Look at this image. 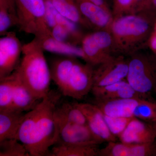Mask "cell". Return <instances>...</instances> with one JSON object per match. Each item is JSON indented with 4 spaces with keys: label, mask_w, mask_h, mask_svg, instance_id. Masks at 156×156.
Here are the masks:
<instances>
[{
    "label": "cell",
    "mask_w": 156,
    "mask_h": 156,
    "mask_svg": "<svg viewBox=\"0 0 156 156\" xmlns=\"http://www.w3.org/2000/svg\"><path fill=\"white\" fill-rule=\"evenodd\" d=\"M51 79L62 95L80 100L93 87L94 66L82 63L76 57L61 56L51 61Z\"/></svg>",
    "instance_id": "obj_2"
},
{
    "label": "cell",
    "mask_w": 156,
    "mask_h": 156,
    "mask_svg": "<svg viewBox=\"0 0 156 156\" xmlns=\"http://www.w3.org/2000/svg\"><path fill=\"white\" fill-rule=\"evenodd\" d=\"M155 30H156L155 32H156V23H155Z\"/></svg>",
    "instance_id": "obj_36"
},
{
    "label": "cell",
    "mask_w": 156,
    "mask_h": 156,
    "mask_svg": "<svg viewBox=\"0 0 156 156\" xmlns=\"http://www.w3.org/2000/svg\"><path fill=\"white\" fill-rule=\"evenodd\" d=\"M86 119L87 126L92 132L104 141H116L117 136L112 134L107 125L103 112L94 104L78 103Z\"/></svg>",
    "instance_id": "obj_11"
},
{
    "label": "cell",
    "mask_w": 156,
    "mask_h": 156,
    "mask_svg": "<svg viewBox=\"0 0 156 156\" xmlns=\"http://www.w3.org/2000/svg\"><path fill=\"white\" fill-rule=\"evenodd\" d=\"M149 44L151 48L156 52V33L151 35L149 38Z\"/></svg>",
    "instance_id": "obj_33"
},
{
    "label": "cell",
    "mask_w": 156,
    "mask_h": 156,
    "mask_svg": "<svg viewBox=\"0 0 156 156\" xmlns=\"http://www.w3.org/2000/svg\"><path fill=\"white\" fill-rule=\"evenodd\" d=\"M152 125L153 127L155 133L156 135V122L150 123Z\"/></svg>",
    "instance_id": "obj_34"
},
{
    "label": "cell",
    "mask_w": 156,
    "mask_h": 156,
    "mask_svg": "<svg viewBox=\"0 0 156 156\" xmlns=\"http://www.w3.org/2000/svg\"><path fill=\"white\" fill-rule=\"evenodd\" d=\"M91 92L95 97V100L99 101L133 98H144L137 93L127 80H125L103 87H93Z\"/></svg>",
    "instance_id": "obj_14"
},
{
    "label": "cell",
    "mask_w": 156,
    "mask_h": 156,
    "mask_svg": "<svg viewBox=\"0 0 156 156\" xmlns=\"http://www.w3.org/2000/svg\"><path fill=\"white\" fill-rule=\"evenodd\" d=\"M54 117L69 122L87 126V119L78 103L60 101L55 109Z\"/></svg>",
    "instance_id": "obj_21"
},
{
    "label": "cell",
    "mask_w": 156,
    "mask_h": 156,
    "mask_svg": "<svg viewBox=\"0 0 156 156\" xmlns=\"http://www.w3.org/2000/svg\"><path fill=\"white\" fill-rule=\"evenodd\" d=\"M134 117L148 123L156 122V100L141 98Z\"/></svg>",
    "instance_id": "obj_25"
},
{
    "label": "cell",
    "mask_w": 156,
    "mask_h": 156,
    "mask_svg": "<svg viewBox=\"0 0 156 156\" xmlns=\"http://www.w3.org/2000/svg\"><path fill=\"white\" fill-rule=\"evenodd\" d=\"M141 98H133L108 101L95 100L93 103L104 114L109 116L133 118L134 110Z\"/></svg>",
    "instance_id": "obj_15"
},
{
    "label": "cell",
    "mask_w": 156,
    "mask_h": 156,
    "mask_svg": "<svg viewBox=\"0 0 156 156\" xmlns=\"http://www.w3.org/2000/svg\"><path fill=\"white\" fill-rule=\"evenodd\" d=\"M23 45L14 32L0 39V80L11 74L20 63Z\"/></svg>",
    "instance_id": "obj_10"
},
{
    "label": "cell",
    "mask_w": 156,
    "mask_h": 156,
    "mask_svg": "<svg viewBox=\"0 0 156 156\" xmlns=\"http://www.w3.org/2000/svg\"><path fill=\"white\" fill-rule=\"evenodd\" d=\"M14 86V77L13 73L0 80V111L12 108Z\"/></svg>",
    "instance_id": "obj_24"
},
{
    "label": "cell",
    "mask_w": 156,
    "mask_h": 156,
    "mask_svg": "<svg viewBox=\"0 0 156 156\" xmlns=\"http://www.w3.org/2000/svg\"><path fill=\"white\" fill-rule=\"evenodd\" d=\"M18 19L15 0H0V35H5L9 29L18 26Z\"/></svg>",
    "instance_id": "obj_22"
},
{
    "label": "cell",
    "mask_w": 156,
    "mask_h": 156,
    "mask_svg": "<svg viewBox=\"0 0 156 156\" xmlns=\"http://www.w3.org/2000/svg\"><path fill=\"white\" fill-rule=\"evenodd\" d=\"M147 1V0H144V2L143 4V5H142V8H141V10H142V7H143V6L144 4V3H145Z\"/></svg>",
    "instance_id": "obj_35"
},
{
    "label": "cell",
    "mask_w": 156,
    "mask_h": 156,
    "mask_svg": "<svg viewBox=\"0 0 156 156\" xmlns=\"http://www.w3.org/2000/svg\"><path fill=\"white\" fill-rule=\"evenodd\" d=\"M26 113L14 109L0 111V142L17 139Z\"/></svg>",
    "instance_id": "obj_17"
},
{
    "label": "cell",
    "mask_w": 156,
    "mask_h": 156,
    "mask_svg": "<svg viewBox=\"0 0 156 156\" xmlns=\"http://www.w3.org/2000/svg\"><path fill=\"white\" fill-rule=\"evenodd\" d=\"M61 94L50 90L36 106L26 113L17 136L30 156H49L56 142L54 112Z\"/></svg>",
    "instance_id": "obj_1"
},
{
    "label": "cell",
    "mask_w": 156,
    "mask_h": 156,
    "mask_svg": "<svg viewBox=\"0 0 156 156\" xmlns=\"http://www.w3.org/2000/svg\"><path fill=\"white\" fill-rule=\"evenodd\" d=\"M80 46L87 58V63L94 67L116 55L112 37L108 30H94L86 33Z\"/></svg>",
    "instance_id": "obj_7"
},
{
    "label": "cell",
    "mask_w": 156,
    "mask_h": 156,
    "mask_svg": "<svg viewBox=\"0 0 156 156\" xmlns=\"http://www.w3.org/2000/svg\"><path fill=\"white\" fill-rule=\"evenodd\" d=\"M0 156H29L23 144L17 139L0 142Z\"/></svg>",
    "instance_id": "obj_26"
},
{
    "label": "cell",
    "mask_w": 156,
    "mask_h": 156,
    "mask_svg": "<svg viewBox=\"0 0 156 156\" xmlns=\"http://www.w3.org/2000/svg\"><path fill=\"white\" fill-rule=\"evenodd\" d=\"M151 12L145 10L113 19L108 30L115 55L128 56L145 48L151 30Z\"/></svg>",
    "instance_id": "obj_3"
},
{
    "label": "cell",
    "mask_w": 156,
    "mask_h": 156,
    "mask_svg": "<svg viewBox=\"0 0 156 156\" xmlns=\"http://www.w3.org/2000/svg\"><path fill=\"white\" fill-rule=\"evenodd\" d=\"M144 48L128 56L129 64L126 80L144 98L154 99L151 94L156 89V57L144 52Z\"/></svg>",
    "instance_id": "obj_5"
},
{
    "label": "cell",
    "mask_w": 156,
    "mask_h": 156,
    "mask_svg": "<svg viewBox=\"0 0 156 156\" xmlns=\"http://www.w3.org/2000/svg\"><path fill=\"white\" fill-rule=\"evenodd\" d=\"M81 14L94 30H108L112 21V14L89 0H74Z\"/></svg>",
    "instance_id": "obj_13"
},
{
    "label": "cell",
    "mask_w": 156,
    "mask_h": 156,
    "mask_svg": "<svg viewBox=\"0 0 156 156\" xmlns=\"http://www.w3.org/2000/svg\"><path fill=\"white\" fill-rule=\"evenodd\" d=\"M156 9V0H147L143 6L141 11H152Z\"/></svg>",
    "instance_id": "obj_32"
},
{
    "label": "cell",
    "mask_w": 156,
    "mask_h": 156,
    "mask_svg": "<svg viewBox=\"0 0 156 156\" xmlns=\"http://www.w3.org/2000/svg\"><path fill=\"white\" fill-rule=\"evenodd\" d=\"M51 34L53 38L58 41L68 44L81 46L80 42L72 34L61 24L57 23L51 30Z\"/></svg>",
    "instance_id": "obj_28"
},
{
    "label": "cell",
    "mask_w": 156,
    "mask_h": 156,
    "mask_svg": "<svg viewBox=\"0 0 156 156\" xmlns=\"http://www.w3.org/2000/svg\"><path fill=\"white\" fill-rule=\"evenodd\" d=\"M57 11L50 0H46V11L45 19L46 23L50 30L57 24L56 20Z\"/></svg>",
    "instance_id": "obj_30"
},
{
    "label": "cell",
    "mask_w": 156,
    "mask_h": 156,
    "mask_svg": "<svg viewBox=\"0 0 156 156\" xmlns=\"http://www.w3.org/2000/svg\"><path fill=\"white\" fill-rule=\"evenodd\" d=\"M20 30L34 37L51 34L45 19L46 0H15Z\"/></svg>",
    "instance_id": "obj_6"
},
{
    "label": "cell",
    "mask_w": 156,
    "mask_h": 156,
    "mask_svg": "<svg viewBox=\"0 0 156 156\" xmlns=\"http://www.w3.org/2000/svg\"><path fill=\"white\" fill-rule=\"evenodd\" d=\"M103 115L110 131L117 137L122 133L133 119V118L109 116L104 114Z\"/></svg>",
    "instance_id": "obj_27"
},
{
    "label": "cell",
    "mask_w": 156,
    "mask_h": 156,
    "mask_svg": "<svg viewBox=\"0 0 156 156\" xmlns=\"http://www.w3.org/2000/svg\"><path fill=\"white\" fill-rule=\"evenodd\" d=\"M92 2L96 4L97 5L100 6L106 11L112 13V9L110 7L108 0H89Z\"/></svg>",
    "instance_id": "obj_31"
},
{
    "label": "cell",
    "mask_w": 156,
    "mask_h": 156,
    "mask_svg": "<svg viewBox=\"0 0 156 156\" xmlns=\"http://www.w3.org/2000/svg\"><path fill=\"white\" fill-rule=\"evenodd\" d=\"M118 138L128 144L147 143L155 141L156 135L151 123L134 117Z\"/></svg>",
    "instance_id": "obj_12"
},
{
    "label": "cell",
    "mask_w": 156,
    "mask_h": 156,
    "mask_svg": "<svg viewBox=\"0 0 156 156\" xmlns=\"http://www.w3.org/2000/svg\"><path fill=\"white\" fill-rule=\"evenodd\" d=\"M14 77L12 109L28 112L34 108L41 100L37 99L22 81L13 73Z\"/></svg>",
    "instance_id": "obj_18"
},
{
    "label": "cell",
    "mask_w": 156,
    "mask_h": 156,
    "mask_svg": "<svg viewBox=\"0 0 156 156\" xmlns=\"http://www.w3.org/2000/svg\"><path fill=\"white\" fill-rule=\"evenodd\" d=\"M60 15L75 23L84 29L94 31L92 25L84 18L74 0H50Z\"/></svg>",
    "instance_id": "obj_19"
},
{
    "label": "cell",
    "mask_w": 156,
    "mask_h": 156,
    "mask_svg": "<svg viewBox=\"0 0 156 156\" xmlns=\"http://www.w3.org/2000/svg\"><path fill=\"white\" fill-rule=\"evenodd\" d=\"M144 0H113L112 9L113 18L141 11Z\"/></svg>",
    "instance_id": "obj_23"
},
{
    "label": "cell",
    "mask_w": 156,
    "mask_h": 156,
    "mask_svg": "<svg viewBox=\"0 0 156 156\" xmlns=\"http://www.w3.org/2000/svg\"><path fill=\"white\" fill-rule=\"evenodd\" d=\"M44 51L59 54L61 56H70L87 60L81 46L68 44L58 41L53 38L51 34L34 37Z\"/></svg>",
    "instance_id": "obj_16"
},
{
    "label": "cell",
    "mask_w": 156,
    "mask_h": 156,
    "mask_svg": "<svg viewBox=\"0 0 156 156\" xmlns=\"http://www.w3.org/2000/svg\"><path fill=\"white\" fill-rule=\"evenodd\" d=\"M97 144H55L52 147L49 156H96L100 149Z\"/></svg>",
    "instance_id": "obj_20"
},
{
    "label": "cell",
    "mask_w": 156,
    "mask_h": 156,
    "mask_svg": "<svg viewBox=\"0 0 156 156\" xmlns=\"http://www.w3.org/2000/svg\"><path fill=\"white\" fill-rule=\"evenodd\" d=\"M44 50L36 39L23 45V57L14 72L37 99L41 100L50 92V66Z\"/></svg>",
    "instance_id": "obj_4"
},
{
    "label": "cell",
    "mask_w": 156,
    "mask_h": 156,
    "mask_svg": "<svg viewBox=\"0 0 156 156\" xmlns=\"http://www.w3.org/2000/svg\"><path fill=\"white\" fill-rule=\"evenodd\" d=\"M126 56L114 55L96 66L93 72V87H103L125 80L128 75L129 64Z\"/></svg>",
    "instance_id": "obj_9"
},
{
    "label": "cell",
    "mask_w": 156,
    "mask_h": 156,
    "mask_svg": "<svg viewBox=\"0 0 156 156\" xmlns=\"http://www.w3.org/2000/svg\"><path fill=\"white\" fill-rule=\"evenodd\" d=\"M54 118L56 132L55 144L98 145L104 142L94 134L88 126L78 125L55 117Z\"/></svg>",
    "instance_id": "obj_8"
},
{
    "label": "cell",
    "mask_w": 156,
    "mask_h": 156,
    "mask_svg": "<svg viewBox=\"0 0 156 156\" xmlns=\"http://www.w3.org/2000/svg\"><path fill=\"white\" fill-rule=\"evenodd\" d=\"M56 20L57 23L61 24L65 27L69 32L72 34L81 44L82 40L86 34L83 31L84 29L75 23L63 17L57 11L56 14Z\"/></svg>",
    "instance_id": "obj_29"
},
{
    "label": "cell",
    "mask_w": 156,
    "mask_h": 156,
    "mask_svg": "<svg viewBox=\"0 0 156 156\" xmlns=\"http://www.w3.org/2000/svg\"><path fill=\"white\" fill-rule=\"evenodd\" d=\"M154 92H155V93H156V89L155 91Z\"/></svg>",
    "instance_id": "obj_37"
}]
</instances>
